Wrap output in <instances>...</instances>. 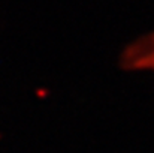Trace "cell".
Wrapping results in <instances>:
<instances>
[{
    "mask_svg": "<svg viewBox=\"0 0 154 153\" xmlns=\"http://www.w3.org/2000/svg\"><path fill=\"white\" fill-rule=\"evenodd\" d=\"M120 66L132 72H154V32L127 44L120 54Z\"/></svg>",
    "mask_w": 154,
    "mask_h": 153,
    "instance_id": "cell-1",
    "label": "cell"
}]
</instances>
